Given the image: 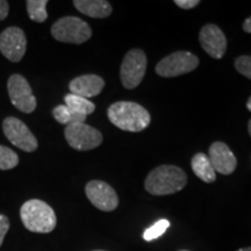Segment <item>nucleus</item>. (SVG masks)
I'll use <instances>...</instances> for the list:
<instances>
[{
  "instance_id": "nucleus-1",
  "label": "nucleus",
  "mask_w": 251,
  "mask_h": 251,
  "mask_svg": "<svg viewBox=\"0 0 251 251\" xmlns=\"http://www.w3.org/2000/svg\"><path fill=\"white\" fill-rule=\"evenodd\" d=\"M109 121L115 127L125 131H142L150 125L149 112L139 103L133 101H118L107 109Z\"/></svg>"
},
{
  "instance_id": "nucleus-2",
  "label": "nucleus",
  "mask_w": 251,
  "mask_h": 251,
  "mask_svg": "<svg viewBox=\"0 0 251 251\" xmlns=\"http://www.w3.org/2000/svg\"><path fill=\"white\" fill-rule=\"evenodd\" d=\"M187 183L184 170L175 165H161L147 177L144 187L152 196H168L183 190Z\"/></svg>"
},
{
  "instance_id": "nucleus-3",
  "label": "nucleus",
  "mask_w": 251,
  "mask_h": 251,
  "mask_svg": "<svg viewBox=\"0 0 251 251\" xmlns=\"http://www.w3.org/2000/svg\"><path fill=\"white\" fill-rule=\"evenodd\" d=\"M21 221L29 231L40 234L51 233L57 224L54 209L42 200L31 199L20 209Z\"/></svg>"
},
{
  "instance_id": "nucleus-4",
  "label": "nucleus",
  "mask_w": 251,
  "mask_h": 251,
  "mask_svg": "<svg viewBox=\"0 0 251 251\" xmlns=\"http://www.w3.org/2000/svg\"><path fill=\"white\" fill-rule=\"evenodd\" d=\"M51 35L59 42L81 45L91 39L92 29L79 18L64 17L52 25Z\"/></svg>"
},
{
  "instance_id": "nucleus-5",
  "label": "nucleus",
  "mask_w": 251,
  "mask_h": 251,
  "mask_svg": "<svg viewBox=\"0 0 251 251\" xmlns=\"http://www.w3.org/2000/svg\"><path fill=\"white\" fill-rule=\"evenodd\" d=\"M198 65L199 59L192 52L176 51L158 62L156 65V74L164 78H172L188 74Z\"/></svg>"
},
{
  "instance_id": "nucleus-6",
  "label": "nucleus",
  "mask_w": 251,
  "mask_h": 251,
  "mask_svg": "<svg viewBox=\"0 0 251 251\" xmlns=\"http://www.w3.org/2000/svg\"><path fill=\"white\" fill-rule=\"evenodd\" d=\"M147 70V56L141 49L127 52L120 69L121 83L126 89H135L141 84Z\"/></svg>"
},
{
  "instance_id": "nucleus-7",
  "label": "nucleus",
  "mask_w": 251,
  "mask_h": 251,
  "mask_svg": "<svg viewBox=\"0 0 251 251\" xmlns=\"http://www.w3.org/2000/svg\"><path fill=\"white\" fill-rule=\"evenodd\" d=\"M64 135L69 146L79 151L92 150L102 143L101 133L85 122L67 126Z\"/></svg>"
},
{
  "instance_id": "nucleus-8",
  "label": "nucleus",
  "mask_w": 251,
  "mask_h": 251,
  "mask_svg": "<svg viewBox=\"0 0 251 251\" xmlns=\"http://www.w3.org/2000/svg\"><path fill=\"white\" fill-rule=\"evenodd\" d=\"M9 99L14 107L23 113H33L36 108V98L26 78L21 75H12L7 80Z\"/></svg>"
},
{
  "instance_id": "nucleus-9",
  "label": "nucleus",
  "mask_w": 251,
  "mask_h": 251,
  "mask_svg": "<svg viewBox=\"0 0 251 251\" xmlns=\"http://www.w3.org/2000/svg\"><path fill=\"white\" fill-rule=\"evenodd\" d=\"M2 130L5 136L13 146L26 152H33L37 149L36 137L23 121L17 118L8 117L2 121Z\"/></svg>"
},
{
  "instance_id": "nucleus-10",
  "label": "nucleus",
  "mask_w": 251,
  "mask_h": 251,
  "mask_svg": "<svg viewBox=\"0 0 251 251\" xmlns=\"http://www.w3.org/2000/svg\"><path fill=\"white\" fill-rule=\"evenodd\" d=\"M27 39L21 28L12 26L0 34V51L8 61L18 63L25 56Z\"/></svg>"
},
{
  "instance_id": "nucleus-11",
  "label": "nucleus",
  "mask_w": 251,
  "mask_h": 251,
  "mask_svg": "<svg viewBox=\"0 0 251 251\" xmlns=\"http://www.w3.org/2000/svg\"><path fill=\"white\" fill-rule=\"evenodd\" d=\"M85 193L91 203L103 212H112L119 205V198L114 188L101 180H92L86 184Z\"/></svg>"
},
{
  "instance_id": "nucleus-12",
  "label": "nucleus",
  "mask_w": 251,
  "mask_h": 251,
  "mask_svg": "<svg viewBox=\"0 0 251 251\" xmlns=\"http://www.w3.org/2000/svg\"><path fill=\"white\" fill-rule=\"evenodd\" d=\"M199 40L202 49L211 57L216 59L224 57L226 49H227V40L220 27L213 24L203 26L200 30Z\"/></svg>"
},
{
  "instance_id": "nucleus-13",
  "label": "nucleus",
  "mask_w": 251,
  "mask_h": 251,
  "mask_svg": "<svg viewBox=\"0 0 251 251\" xmlns=\"http://www.w3.org/2000/svg\"><path fill=\"white\" fill-rule=\"evenodd\" d=\"M208 158L211 161L215 172L221 175H230L236 169L237 159L224 142H214L208 151Z\"/></svg>"
},
{
  "instance_id": "nucleus-14",
  "label": "nucleus",
  "mask_w": 251,
  "mask_h": 251,
  "mask_svg": "<svg viewBox=\"0 0 251 251\" xmlns=\"http://www.w3.org/2000/svg\"><path fill=\"white\" fill-rule=\"evenodd\" d=\"M105 87V80L97 75H84L75 79H72L69 84L72 94L83 97V98H92L101 93Z\"/></svg>"
},
{
  "instance_id": "nucleus-15",
  "label": "nucleus",
  "mask_w": 251,
  "mask_h": 251,
  "mask_svg": "<svg viewBox=\"0 0 251 251\" xmlns=\"http://www.w3.org/2000/svg\"><path fill=\"white\" fill-rule=\"evenodd\" d=\"M75 7L90 18L103 19L112 14V6L106 0H75Z\"/></svg>"
},
{
  "instance_id": "nucleus-16",
  "label": "nucleus",
  "mask_w": 251,
  "mask_h": 251,
  "mask_svg": "<svg viewBox=\"0 0 251 251\" xmlns=\"http://www.w3.org/2000/svg\"><path fill=\"white\" fill-rule=\"evenodd\" d=\"M191 165L194 175L205 183H213L216 179L215 170L206 153L199 152L194 155Z\"/></svg>"
},
{
  "instance_id": "nucleus-17",
  "label": "nucleus",
  "mask_w": 251,
  "mask_h": 251,
  "mask_svg": "<svg viewBox=\"0 0 251 251\" xmlns=\"http://www.w3.org/2000/svg\"><path fill=\"white\" fill-rule=\"evenodd\" d=\"M65 106H68L69 108H71L72 111H75L78 114L81 115H87L92 114L96 109V105L92 101H90L89 99L83 98V97L76 96V94L69 93L64 97Z\"/></svg>"
},
{
  "instance_id": "nucleus-18",
  "label": "nucleus",
  "mask_w": 251,
  "mask_h": 251,
  "mask_svg": "<svg viewBox=\"0 0 251 251\" xmlns=\"http://www.w3.org/2000/svg\"><path fill=\"white\" fill-rule=\"evenodd\" d=\"M52 115H54L55 120L58 124L62 125H74V124H79V122H85L86 118L85 115L78 114L75 111H72L71 108H69L65 105H58L52 109Z\"/></svg>"
},
{
  "instance_id": "nucleus-19",
  "label": "nucleus",
  "mask_w": 251,
  "mask_h": 251,
  "mask_svg": "<svg viewBox=\"0 0 251 251\" xmlns=\"http://www.w3.org/2000/svg\"><path fill=\"white\" fill-rule=\"evenodd\" d=\"M28 17L35 23L42 24L45 23L48 18L47 13V5L48 1L47 0H28L26 2Z\"/></svg>"
},
{
  "instance_id": "nucleus-20",
  "label": "nucleus",
  "mask_w": 251,
  "mask_h": 251,
  "mask_svg": "<svg viewBox=\"0 0 251 251\" xmlns=\"http://www.w3.org/2000/svg\"><path fill=\"white\" fill-rule=\"evenodd\" d=\"M19 164V156L13 150L0 146V170H11Z\"/></svg>"
},
{
  "instance_id": "nucleus-21",
  "label": "nucleus",
  "mask_w": 251,
  "mask_h": 251,
  "mask_svg": "<svg viewBox=\"0 0 251 251\" xmlns=\"http://www.w3.org/2000/svg\"><path fill=\"white\" fill-rule=\"evenodd\" d=\"M169 227H170V221H168L166 219L158 220L151 227L146 229V231L143 233V238L146 241H148V242L156 240V238L161 237Z\"/></svg>"
},
{
  "instance_id": "nucleus-22",
  "label": "nucleus",
  "mask_w": 251,
  "mask_h": 251,
  "mask_svg": "<svg viewBox=\"0 0 251 251\" xmlns=\"http://www.w3.org/2000/svg\"><path fill=\"white\" fill-rule=\"evenodd\" d=\"M235 68L244 77L251 79V56H240L235 59Z\"/></svg>"
},
{
  "instance_id": "nucleus-23",
  "label": "nucleus",
  "mask_w": 251,
  "mask_h": 251,
  "mask_svg": "<svg viewBox=\"0 0 251 251\" xmlns=\"http://www.w3.org/2000/svg\"><path fill=\"white\" fill-rule=\"evenodd\" d=\"M9 229V220L6 215L0 214V247H1L4 238Z\"/></svg>"
},
{
  "instance_id": "nucleus-24",
  "label": "nucleus",
  "mask_w": 251,
  "mask_h": 251,
  "mask_svg": "<svg viewBox=\"0 0 251 251\" xmlns=\"http://www.w3.org/2000/svg\"><path fill=\"white\" fill-rule=\"evenodd\" d=\"M175 4L183 9H191L200 4L199 0H176Z\"/></svg>"
},
{
  "instance_id": "nucleus-25",
  "label": "nucleus",
  "mask_w": 251,
  "mask_h": 251,
  "mask_svg": "<svg viewBox=\"0 0 251 251\" xmlns=\"http://www.w3.org/2000/svg\"><path fill=\"white\" fill-rule=\"evenodd\" d=\"M9 12V4L6 0H0V21L7 18Z\"/></svg>"
},
{
  "instance_id": "nucleus-26",
  "label": "nucleus",
  "mask_w": 251,
  "mask_h": 251,
  "mask_svg": "<svg viewBox=\"0 0 251 251\" xmlns=\"http://www.w3.org/2000/svg\"><path fill=\"white\" fill-rule=\"evenodd\" d=\"M243 29H244V31H247V33H250L251 34V17L248 18L247 20L244 21Z\"/></svg>"
},
{
  "instance_id": "nucleus-27",
  "label": "nucleus",
  "mask_w": 251,
  "mask_h": 251,
  "mask_svg": "<svg viewBox=\"0 0 251 251\" xmlns=\"http://www.w3.org/2000/svg\"><path fill=\"white\" fill-rule=\"evenodd\" d=\"M247 108L251 112V97L249 98V100H248V101H247Z\"/></svg>"
},
{
  "instance_id": "nucleus-28",
  "label": "nucleus",
  "mask_w": 251,
  "mask_h": 251,
  "mask_svg": "<svg viewBox=\"0 0 251 251\" xmlns=\"http://www.w3.org/2000/svg\"><path fill=\"white\" fill-rule=\"evenodd\" d=\"M237 251H251V247H248V248H242V249H238Z\"/></svg>"
},
{
  "instance_id": "nucleus-29",
  "label": "nucleus",
  "mask_w": 251,
  "mask_h": 251,
  "mask_svg": "<svg viewBox=\"0 0 251 251\" xmlns=\"http://www.w3.org/2000/svg\"><path fill=\"white\" fill-rule=\"evenodd\" d=\"M248 130H249V134H250V136H251V120L249 121V125H248Z\"/></svg>"
},
{
  "instance_id": "nucleus-30",
  "label": "nucleus",
  "mask_w": 251,
  "mask_h": 251,
  "mask_svg": "<svg viewBox=\"0 0 251 251\" xmlns=\"http://www.w3.org/2000/svg\"><path fill=\"white\" fill-rule=\"evenodd\" d=\"M94 251H103V250H94Z\"/></svg>"
},
{
  "instance_id": "nucleus-31",
  "label": "nucleus",
  "mask_w": 251,
  "mask_h": 251,
  "mask_svg": "<svg viewBox=\"0 0 251 251\" xmlns=\"http://www.w3.org/2000/svg\"><path fill=\"white\" fill-rule=\"evenodd\" d=\"M179 251H188V250H179Z\"/></svg>"
}]
</instances>
